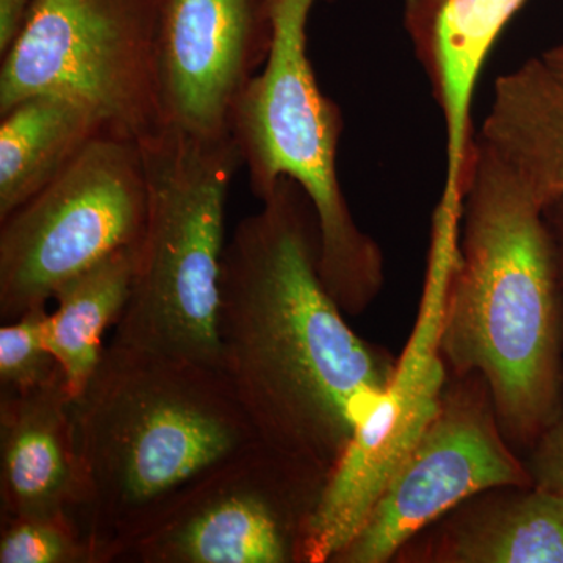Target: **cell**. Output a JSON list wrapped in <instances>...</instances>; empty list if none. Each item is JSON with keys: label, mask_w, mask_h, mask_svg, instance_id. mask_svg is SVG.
Segmentation results:
<instances>
[{"label": "cell", "mask_w": 563, "mask_h": 563, "mask_svg": "<svg viewBox=\"0 0 563 563\" xmlns=\"http://www.w3.org/2000/svg\"><path fill=\"white\" fill-rule=\"evenodd\" d=\"M218 339L258 440L329 477L398 362L355 333L325 288L317 213L291 179L225 242Z\"/></svg>", "instance_id": "obj_1"}, {"label": "cell", "mask_w": 563, "mask_h": 563, "mask_svg": "<svg viewBox=\"0 0 563 563\" xmlns=\"http://www.w3.org/2000/svg\"><path fill=\"white\" fill-rule=\"evenodd\" d=\"M70 412L79 526L99 563L120 562L218 463L261 442L221 372L113 340Z\"/></svg>", "instance_id": "obj_2"}, {"label": "cell", "mask_w": 563, "mask_h": 563, "mask_svg": "<svg viewBox=\"0 0 563 563\" xmlns=\"http://www.w3.org/2000/svg\"><path fill=\"white\" fill-rule=\"evenodd\" d=\"M442 354L450 374L484 377L515 451L531 450L562 413L563 314L543 206L481 141L448 282Z\"/></svg>", "instance_id": "obj_3"}, {"label": "cell", "mask_w": 563, "mask_h": 563, "mask_svg": "<svg viewBox=\"0 0 563 563\" xmlns=\"http://www.w3.org/2000/svg\"><path fill=\"white\" fill-rule=\"evenodd\" d=\"M140 146L146 222L113 342L221 372L225 201L242 158L232 136L202 139L173 128Z\"/></svg>", "instance_id": "obj_4"}, {"label": "cell", "mask_w": 563, "mask_h": 563, "mask_svg": "<svg viewBox=\"0 0 563 563\" xmlns=\"http://www.w3.org/2000/svg\"><path fill=\"white\" fill-rule=\"evenodd\" d=\"M317 2L265 0L268 57L233 107L231 136L255 198L262 201L282 179L309 196L320 229L321 279L340 309L358 317L383 291L384 254L355 224L336 173L342 111L322 95L307 49Z\"/></svg>", "instance_id": "obj_5"}, {"label": "cell", "mask_w": 563, "mask_h": 563, "mask_svg": "<svg viewBox=\"0 0 563 563\" xmlns=\"http://www.w3.org/2000/svg\"><path fill=\"white\" fill-rule=\"evenodd\" d=\"M155 40L157 0H35L0 57V113L29 96H68L140 143L163 128Z\"/></svg>", "instance_id": "obj_6"}, {"label": "cell", "mask_w": 563, "mask_h": 563, "mask_svg": "<svg viewBox=\"0 0 563 563\" xmlns=\"http://www.w3.org/2000/svg\"><path fill=\"white\" fill-rule=\"evenodd\" d=\"M146 210L139 141L102 132L0 221V320L47 307L65 282L139 244Z\"/></svg>", "instance_id": "obj_7"}, {"label": "cell", "mask_w": 563, "mask_h": 563, "mask_svg": "<svg viewBox=\"0 0 563 563\" xmlns=\"http://www.w3.org/2000/svg\"><path fill=\"white\" fill-rule=\"evenodd\" d=\"M461 228L432 221L424 287L412 333L379 401L357 426L303 536L301 563H331L357 533L399 466L439 413L450 369L442 354L448 282Z\"/></svg>", "instance_id": "obj_8"}, {"label": "cell", "mask_w": 563, "mask_h": 563, "mask_svg": "<svg viewBox=\"0 0 563 563\" xmlns=\"http://www.w3.org/2000/svg\"><path fill=\"white\" fill-rule=\"evenodd\" d=\"M331 477L262 442L231 455L131 544L129 563H301Z\"/></svg>", "instance_id": "obj_9"}, {"label": "cell", "mask_w": 563, "mask_h": 563, "mask_svg": "<svg viewBox=\"0 0 563 563\" xmlns=\"http://www.w3.org/2000/svg\"><path fill=\"white\" fill-rule=\"evenodd\" d=\"M507 442L479 373L450 374L442 406L365 523L331 563H388L404 544L476 493L532 485Z\"/></svg>", "instance_id": "obj_10"}, {"label": "cell", "mask_w": 563, "mask_h": 563, "mask_svg": "<svg viewBox=\"0 0 563 563\" xmlns=\"http://www.w3.org/2000/svg\"><path fill=\"white\" fill-rule=\"evenodd\" d=\"M272 43L265 0H157L155 73L163 128L231 136L233 107Z\"/></svg>", "instance_id": "obj_11"}, {"label": "cell", "mask_w": 563, "mask_h": 563, "mask_svg": "<svg viewBox=\"0 0 563 563\" xmlns=\"http://www.w3.org/2000/svg\"><path fill=\"white\" fill-rule=\"evenodd\" d=\"M70 406L62 369L32 390L0 391L2 520L60 518L79 526L84 479Z\"/></svg>", "instance_id": "obj_12"}, {"label": "cell", "mask_w": 563, "mask_h": 563, "mask_svg": "<svg viewBox=\"0 0 563 563\" xmlns=\"http://www.w3.org/2000/svg\"><path fill=\"white\" fill-rule=\"evenodd\" d=\"M396 563H563V496L537 485L476 493L404 544Z\"/></svg>", "instance_id": "obj_13"}, {"label": "cell", "mask_w": 563, "mask_h": 563, "mask_svg": "<svg viewBox=\"0 0 563 563\" xmlns=\"http://www.w3.org/2000/svg\"><path fill=\"white\" fill-rule=\"evenodd\" d=\"M477 140L542 206L563 198V77L532 58L495 84Z\"/></svg>", "instance_id": "obj_14"}, {"label": "cell", "mask_w": 563, "mask_h": 563, "mask_svg": "<svg viewBox=\"0 0 563 563\" xmlns=\"http://www.w3.org/2000/svg\"><path fill=\"white\" fill-rule=\"evenodd\" d=\"M528 0H406L404 25L444 120L473 117L474 90L496 40Z\"/></svg>", "instance_id": "obj_15"}, {"label": "cell", "mask_w": 563, "mask_h": 563, "mask_svg": "<svg viewBox=\"0 0 563 563\" xmlns=\"http://www.w3.org/2000/svg\"><path fill=\"white\" fill-rule=\"evenodd\" d=\"M106 131L90 106L68 96H29L0 113V221L60 176Z\"/></svg>", "instance_id": "obj_16"}, {"label": "cell", "mask_w": 563, "mask_h": 563, "mask_svg": "<svg viewBox=\"0 0 563 563\" xmlns=\"http://www.w3.org/2000/svg\"><path fill=\"white\" fill-rule=\"evenodd\" d=\"M136 247L114 252L54 292L57 309L47 314L44 333L73 398L84 390L101 361L103 333L117 324L128 303Z\"/></svg>", "instance_id": "obj_17"}, {"label": "cell", "mask_w": 563, "mask_h": 563, "mask_svg": "<svg viewBox=\"0 0 563 563\" xmlns=\"http://www.w3.org/2000/svg\"><path fill=\"white\" fill-rule=\"evenodd\" d=\"M0 563H99V558L74 521L7 518L0 529Z\"/></svg>", "instance_id": "obj_18"}, {"label": "cell", "mask_w": 563, "mask_h": 563, "mask_svg": "<svg viewBox=\"0 0 563 563\" xmlns=\"http://www.w3.org/2000/svg\"><path fill=\"white\" fill-rule=\"evenodd\" d=\"M47 307H36L0 328V391H25L49 383L60 365L46 344Z\"/></svg>", "instance_id": "obj_19"}, {"label": "cell", "mask_w": 563, "mask_h": 563, "mask_svg": "<svg viewBox=\"0 0 563 563\" xmlns=\"http://www.w3.org/2000/svg\"><path fill=\"white\" fill-rule=\"evenodd\" d=\"M526 465L533 485L563 496V410L528 451Z\"/></svg>", "instance_id": "obj_20"}, {"label": "cell", "mask_w": 563, "mask_h": 563, "mask_svg": "<svg viewBox=\"0 0 563 563\" xmlns=\"http://www.w3.org/2000/svg\"><path fill=\"white\" fill-rule=\"evenodd\" d=\"M35 0H0V57L20 35Z\"/></svg>", "instance_id": "obj_21"}, {"label": "cell", "mask_w": 563, "mask_h": 563, "mask_svg": "<svg viewBox=\"0 0 563 563\" xmlns=\"http://www.w3.org/2000/svg\"><path fill=\"white\" fill-rule=\"evenodd\" d=\"M543 220L553 243L555 272H558L559 290H561L563 314V198L543 207Z\"/></svg>", "instance_id": "obj_22"}, {"label": "cell", "mask_w": 563, "mask_h": 563, "mask_svg": "<svg viewBox=\"0 0 563 563\" xmlns=\"http://www.w3.org/2000/svg\"><path fill=\"white\" fill-rule=\"evenodd\" d=\"M543 62L563 77V43L542 55Z\"/></svg>", "instance_id": "obj_23"}]
</instances>
